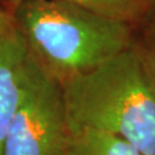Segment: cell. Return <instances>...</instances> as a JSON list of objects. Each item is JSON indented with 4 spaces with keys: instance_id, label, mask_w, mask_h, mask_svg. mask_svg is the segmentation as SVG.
<instances>
[{
    "instance_id": "obj_1",
    "label": "cell",
    "mask_w": 155,
    "mask_h": 155,
    "mask_svg": "<svg viewBox=\"0 0 155 155\" xmlns=\"http://www.w3.org/2000/svg\"><path fill=\"white\" fill-rule=\"evenodd\" d=\"M30 56L60 84L132 47L131 24L61 0H27L12 11Z\"/></svg>"
},
{
    "instance_id": "obj_2",
    "label": "cell",
    "mask_w": 155,
    "mask_h": 155,
    "mask_svg": "<svg viewBox=\"0 0 155 155\" xmlns=\"http://www.w3.org/2000/svg\"><path fill=\"white\" fill-rule=\"evenodd\" d=\"M61 89L70 131L110 133L155 155V93L134 44Z\"/></svg>"
},
{
    "instance_id": "obj_3",
    "label": "cell",
    "mask_w": 155,
    "mask_h": 155,
    "mask_svg": "<svg viewBox=\"0 0 155 155\" xmlns=\"http://www.w3.org/2000/svg\"><path fill=\"white\" fill-rule=\"evenodd\" d=\"M70 137L61 84L30 60L27 84L1 155H64Z\"/></svg>"
},
{
    "instance_id": "obj_4",
    "label": "cell",
    "mask_w": 155,
    "mask_h": 155,
    "mask_svg": "<svg viewBox=\"0 0 155 155\" xmlns=\"http://www.w3.org/2000/svg\"><path fill=\"white\" fill-rule=\"evenodd\" d=\"M31 56L14 27L0 35V155L7 129L22 100Z\"/></svg>"
},
{
    "instance_id": "obj_5",
    "label": "cell",
    "mask_w": 155,
    "mask_h": 155,
    "mask_svg": "<svg viewBox=\"0 0 155 155\" xmlns=\"http://www.w3.org/2000/svg\"><path fill=\"white\" fill-rule=\"evenodd\" d=\"M64 155H143L132 144L95 130L70 131Z\"/></svg>"
},
{
    "instance_id": "obj_6",
    "label": "cell",
    "mask_w": 155,
    "mask_h": 155,
    "mask_svg": "<svg viewBox=\"0 0 155 155\" xmlns=\"http://www.w3.org/2000/svg\"><path fill=\"white\" fill-rule=\"evenodd\" d=\"M113 20L136 24L144 21L150 6L136 0H61Z\"/></svg>"
},
{
    "instance_id": "obj_7",
    "label": "cell",
    "mask_w": 155,
    "mask_h": 155,
    "mask_svg": "<svg viewBox=\"0 0 155 155\" xmlns=\"http://www.w3.org/2000/svg\"><path fill=\"white\" fill-rule=\"evenodd\" d=\"M134 47L140 56L155 93V36L143 33L141 37H136Z\"/></svg>"
},
{
    "instance_id": "obj_8",
    "label": "cell",
    "mask_w": 155,
    "mask_h": 155,
    "mask_svg": "<svg viewBox=\"0 0 155 155\" xmlns=\"http://www.w3.org/2000/svg\"><path fill=\"white\" fill-rule=\"evenodd\" d=\"M14 24L15 23H14L13 14L9 11H6L0 7V35L13 28Z\"/></svg>"
},
{
    "instance_id": "obj_9",
    "label": "cell",
    "mask_w": 155,
    "mask_h": 155,
    "mask_svg": "<svg viewBox=\"0 0 155 155\" xmlns=\"http://www.w3.org/2000/svg\"><path fill=\"white\" fill-rule=\"evenodd\" d=\"M143 22L145 23L144 33H150V35H154L155 36V2L152 5L150 9L148 11Z\"/></svg>"
},
{
    "instance_id": "obj_10",
    "label": "cell",
    "mask_w": 155,
    "mask_h": 155,
    "mask_svg": "<svg viewBox=\"0 0 155 155\" xmlns=\"http://www.w3.org/2000/svg\"><path fill=\"white\" fill-rule=\"evenodd\" d=\"M2 1H5V2H8V4H11V5L13 6V8H15L16 6L21 5L22 2L27 1V0H2Z\"/></svg>"
},
{
    "instance_id": "obj_11",
    "label": "cell",
    "mask_w": 155,
    "mask_h": 155,
    "mask_svg": "<svg viewBox=\"0 0 155 155\" xmlns=\"http://www.w3.org/2000/svg\"><path fill=\"white\" fill-rule=\"evenodd\" d=\"M136 1H139V2H141V4H145V5L150 6L152 7V5L155 2V0H136Z\"/></svg>"
}]
</instances>
